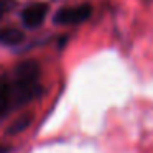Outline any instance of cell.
<instances>
[{
    "instance_id": "cell-1",
    "label": "cell",
    "mask_w": 153,
    "mask_h": 153,
    "mask_svg": "<svg viewBox=\"0 0 153 153\" xmlns=\"http://www.w3.org/2000/svg\"><path fill=\"white\" fill-rule=\"evenodd\" d=\"M15 104L22 107L31 102L40 92V66L35 61H23L13 71L12 77Z\"/></svg>"
},
{
    "instance_id": "cell-2",
    "label": "cell",
    "mask_w": 153,
    "mask_h": 153,
    "mask_svg": "<svg viewBox=\"0 0 153 153\" xmlns=\"http://www.w3.org/2000/svg\"><path fill=\"white\" fill-rule=\"evenodd\" d=\"M91 13H92V7L89 4H81L76 7H66L58 10L53 20L58 25H77L86 22Z\"/></svg>"
},
{
    "instance_id": "cell-3",
    "label": "cell",
    "mask_w": 153,
    "mask_h": 153,
    "mask_svg": "<svg viewBox=\"0 0 153 153\" xmlns=\"http://www.w3.org/2000/svg\"><path fill=\"white\" fill-rule=\"evenodd\" d=\"M13 107H17V104H15V92H13L12 77L2 74L0 76V119L7 115Z\"/></svg>"
},
{
    "instance_id": "cell-4",
    "label": "cell",
    "mask_w": 153,
    "mask_h": 153,
    "mask_svg": "<svg viewBox=\"0 0 153 153\" xmlns=\"http://www.w3.org/2000/svg\"><path fill=\"white\" fill-rule=\"evenodd\" d=\"M48 13V5L36 2V4H31L22 12V23L27 28H38L43 23L45 17Z\"/></svg>"
},
{
    "instance_id": "cell-5",
    "label": "cell",
    "mask_w": 153,
    "mask_h": 153,
    "mask_svg": "<svg viewBox=\"0 0 153 153\" xmlns=\"http://www.w3.org/2000/svg\"><path fill=\"white\" fill-rule=\"evenodd\" d=\"M23 41V33L17 28H4L0 30V43L8 45V46H15V45Z\"/></svg>"
},
{
    "instance_id": "cell-6",
    "label": "cell",
    "mask_w": 153,
    "mask_h": 153,
    "mask_svg": "<svg viewBox=\"0 0 153 153\" xmlns=\"http://www.w3.org/2000/svg\"><path fill=\"white\" fill-rule=\"evenodd\" d=\"M31 123V117L30 115H22L20 119H17L10 127H8L7 133L8 135H13V133H18V132H23L28 125Z\"/></svg>"
},
{
    "instance_id": "cell-7",
    "label": "cell",
    "mask_w": 153,
    "mask_h": 153,
    "mask_svg": "<svg viewBox=\"0 0 153 153\" xmlns=\"http://www.w3.org/2000/svg\"><path fill=\"white\" fill-rule=\"evenodd\" d=\"M8 146H5V145H0V153H8Z\"/></svg>"
},
{
    "instance_id": "cell-8",
    "label": "cell",
    "mask_w": 153,
    "mask_h": 153,
    "mask_svg": "<svg viewBox=\"0 0 153 153\" xmlns=\"http://www.w3.org/2000/svg\"><path fill=\"white\" fill-rule=\"evenodd\" d=\"M2 15H4V5H2V2H0V18H2Z\"/></svg>"
}]
</instances>
